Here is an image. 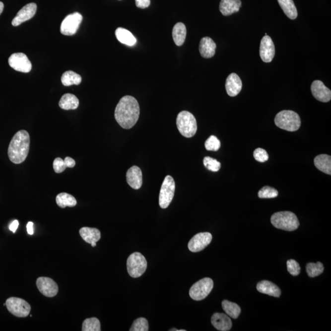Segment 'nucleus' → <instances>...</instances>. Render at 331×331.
<instances>
[{
    "mask_svg": "<svg viewBox=\"0 0 331 331\" xmlns=\"http://www.w3.org/2000/svg\"><path fill=\"white\" fill-rule=\"evenodd\" d=\"M139 104L132 96L127 95L119 101L115 110V119L120 126L129 130L133 127L139 119Z\"/></svg>",
    "mask_w": 331,
    "mask_h": 331,
    "instance_id": "f257e3e1",
    "label": "nucleus"
},
{
    "mask_svg": "<svg viewBox=\"0 0 331 331\" xmlns=\"http://www.w3.org/2000/svg\"><path fill=\"white\" fill-rule=\"evenodd\" d=\"M30 137L25 130H20L13 136L8 148V156L14 164H20L27 158L29 152Z\"/></svg>",
    "mask_w": 331,
    "mask_h": 331,
    "instance_id": "f03ea898",
    "label": "nucleus"
},
{
    "mask_svg": "<svg viewBox=\"0 0 331 331\" xmlns=\"http://www.w3.org/2000/svg\"><path fill=\"white\" fill-rule=\"evenodd\" d=\"M270 221L276 228L287 231L296 230L300 225L297 216L290 211L275 213L271 217Z\"/></svg>",
    "mask_w": 331,
    "mask_h": 331,
    "instance_id": "7ed1b4c3",
    "label": "nucleus"
},
{
    "mask_svg": "<svg viewBox=\"0 0 331 331\" xmlns=\"http://www.w3.org/2000/svg\"><path fill=\"white\" fill-rule=\"evenodd\" d=\"M274 122L277 127L290 132L298 130L301 125L299 115L295 112L288 110L281 111L276 115Z\"/></svg>",
    "mask_w": 331,
    "mask_h": 331,
    "instance_id": "20e7f679",
    "label": "nucleus"
},
{
    "mask_svg": "<svg viewBox=\"0 0 331 331\" xmlns=\"http://www.w3.org/2000/svg\"><path fill=\"white\" fill-rule=\"evenodd\" d=\"M177 129L183 136L190 138L197 133L198 127L197 120L190 112L184 111L177 116L176 120Z\"/></svg>",
    "mask_w": 331,
    "mask_h": 331,
    "instance_id": "39448f33",
    "label": "nucleus"
},
{
    "mask_svg": "<svg viewBox=\"0 0 331 331\" xmlns=\"http://www.w3.org/2000/svg\"><path fill=\"white\" fill-rule=\"evenodd\" d=\"M127 265L129 275L132 278H138L147 269V262L141 254L134 252L130 255L127 260Z\"/></svg>",
    "mask_w": 331,
    "mask_h": 331,
    "instance_id": "423d86ee",
    "label": "nucleus"
},
{
    "mask_svg": "<svg viewBox=\"0 0 331 331\" xmlns=\"http://www.w3.org/2000/svg\"><path fill=\"white\" fill-rule=\"evenodd\" d=\"M213 281L210 278H204L197 281L190 288V296L195 301L204 299L212 291Z\"/></svg>",
    "mask_w": 331,
    "mask_h": 331,
    "instance_id": "0eeeda50",
    "label": "nucleus"
},
{
    "mask_svg": "<svg viewBox=\"0 0 331 331\" xmlns=\"http://www.w3.org/2000/svg\"><path fill=\"white\" fill-rule=\"evenodd\" d=\"M176 184L174 179L171 176H167L161 186L159 204L162 208H166L171 204L175 193Z\"/></svg>",
    "mask_w": 331,
    "mask_h": 331,
    "instance_id": "6e6552de",
    "label": "nucleus"
},
{
    "mask_svg": "<svg viewBox=\"0 0 331 331\" xmlns=\"http://www.w3.org/2000/svg\"><path fill=\"white\" fill-rule=\"evenodd\" d=\"M5 304L10 314L15 317L25 318L30 314V305L22 299L12 297L7 299Z\"/></svg>",
    "mask_w": 331,
    "mask_h": 331,
    "instance_id": "1a4fd4ad",
    "label": "nucleus"
},
{
    "mask_svg": "<svg viewBox=\"0 0 331 331\" xmlns=\"http://www.w3.org/2000/svg\"><path fill=\"white\" fill-rule=\"evenodd\" d=\"M82 19V15L79 12H74L72 14L67 15L62 22L61 33L66 36L74 35L79 29Z\"/></svg>",
    "mask_w": 331,
    "mask_h": 331,
    "instance_id": "9d476101",
    "label": "nucleus"
},
{
    "mask_svg": "<svg viewBox=\"0 0 331 331\" xmlns=\"http://www.w3.org/2000/svg\"><path fill=\"white\" fill-rule=\"evenodd\" d=\"M9 65L15 71L27 73L32 68L30 60L25 54L15 53L10 56Z\"/></svg>",
    "mask_w": 331,
    "mask_h": 331,
    "instance_id": "9b49d317",
    "label": "nucleus"
},
{
    "mask_svg": "<svg viewBox=\"0 0 331 331\" xmlns=\"http://www.w3.org/2000/svg\"><path fill=\"white\" fill-rule=\"evenodd\" d=\"M212 240V234L208 232L198 233L190 240L188 247L192 252H199L207 247Z\"/></svg>",
    "mask_w": 331,
    "mask_h": 331,
    "instance_id": "f8f14e48",
    "label": "nucleus"
},
{
    "mask_svg": "<svg viewBox=\"0 0 331 331\" xmlns=\"http://www.w3.org/2000/svg\"><path fill=\"white\" fill-rule=\"evenodd\" d=\"M39 291L48 298L56 296L59 292V286L56 281L49 277H39L36 280Z\"/></svg>",
    "mask_w": 331,
    "mask_h": 331,
    "instance_id": "ddd939ff",
    "label": "nucleus"
},
{
    "mask_svg": "<svg viewBox=\"0 0 331 331\" xmlns=\"http://www.w3.org/2000/svg\"><path fill=\"white\" fill-rule=\"evenodd\" d=\"M275 46L269 36H265L261 41L260 54L262 61L265 63L272 62L275 56Z\"/></svg>",
    "mask_w": 331,
    "mask_h": 331,
    "instance_id": "4468645a",
    "label": "nucleus"
},
{
    "mask_svg": "<svg viewBox=\"0 0 331 331\" xmlns=\"http://www.w3.org/2000/svg\"><path fill=\"white\" fill-rule=\"evenodd\" d=\"M36 10L37 5L34 2L25 5L18 12L16 16L12 20V25L14 27H17L26 21L32 19L36 14Z\"/></svg>",
    "mask_w": 331,
    "mask_h": 331,
    "instance_id": "2eb2a0df",
    "label": "nucleus"
},
{
    "mask_svg": "<svg viewBox=\"0 0 331 331\" xmlns=\"http://www.w3.org/2000/svg\"><path fill=\"white\" fill-rule=\"evenodd\" d=\"M313 96L323 103L329 102L331 99V91L326 87L321 80H315L311 85Z\"/></svg>",
    "mask_w": 331,
    "mask_h": 331,
    "instance_id": "dca6fc26",
    "label": "nucleus"
},
{
    "mask_svg": "<svg viewBox=\"0 0 331 331\" xmlns=\"http://www.w3.org/2000/svg\"><path fill=\"white\" fill-rule=\"evenodd\" d=\"M127 181L129 186L134 190L139 189L142 185L141 169L137 166H132L127 173Z\"/></svg>",
    "mask_w": 331,
    "mask_h": 331,
    "instance_id": "f3484780",
    "label": "nucleus"
},
{
    "mask_svg": "<svg viewBox=\"0 0 331 331\" xmlns=\"http://www.w3.org/2000/svg\"><path fill=\"white\" fill-rule=\"evenodd\" d=\"M225 87L229 96L234 97L241 92L242 83L239 75L236 73H231L226 80Z\"/></svg>",
    "mask_w": 331,
    "mask_h": 331,
    "instance_id": "a211bd4d",
    "label": "nucleus"
},
{
    "mask_svg": "<svg viewBox=\"0 0 331 331\" xmlns=\"http://www.w3.org/2000/svg\"><path fill=\"white\" fill-rule=\"evenodd\" d=\"M211 323L216 329L221 331H228L231 329L232 322L228 315L215 313L211 318Z\"/></svg>",
    "mask_w": 331,
    "mask_h": 331,
    "instance_id": "6ab92c4d",
    "label": "nucleus"
},
{
    "mask_svg": "<svg viewBox=\"0 0 331 331\" xmlns=\"http://www.w3.org/2000/svg\"><path fill=\"white\" fill-rule=\"evenodd\" d=\"M216 48L215 42L209 37H204L200 41L199 50L203 58L210 59L214 56Z\"/></svg>",
    "mask_w": 331,
    "mask_h": 331,
    "instance_id": "aec40b11",
    "label": "nucleus"
},
{
    "mask_svg": "<svg viewBox=\"0 0 331 331\" xmlns=\"http://www.w3.org/2000/svg\"><path fill=\"white\" fill-rule=\"evenodd\" d=\"M257 290L265 294L271 296L279 298L281 295V290L274 283L270 281L263 280L257 284Z\"/></svg>",
    "mask_w": 331,
    "mask_h": 331,
    "instance_id": "412c9836",
    "label": "nucleus"
},
{
    "mask_svg": "<svg viewBox=\"0 0 331 331\" xmlns=\"http://www.w3.org/2000/svg\"><path fill=\"white\" fill-rule=\"evenodd\" d=\"M241 0H221L220 10L223 15L228 16L238 12L241 8Z\"/></svg>",
    "mask_w": 331,
    "mask_h": 331,
    "instance_id": "4be33fe9",
    "label": "nucleus"
},
{
    "mask_svg": "<svg viewBox=\"0 0 331 331\" xmlns=\"http://www.w3.org/2000/svg\"><path fill=\"white\" fill-rule=\"evenodd\" d=\"M79 105V99L71 93L65 94L59 101L60 108L64 110H74Z\"/></svg>",
    "mask_w": 331,
    "mask_h": 331,
    "instance_id": "5701e85b",
    "label": "nucleus"
},
{
    "mask_svg": "<svg viewBox=\"0 0 331 331\" xmlns=\"http://www.w3.org/2000/svg\"><path fill=\"white\" fill-rule=\"evenodd\" d=\"M79 234L83 241L88 244L97 242L101 239V233L98 229L83 227L79 230Z\"/></svg>",
    "mask_w": 331,
    "mask_h": 331,
    "instance_id": "b1692460",
    "label": "nucleus"
},
{
    "mask_svg": "<svg viewBox=\"0 0 331 331\" xmlns=\"http://www.w3.org/2000/svg\"><path fill=\"white\" fill-rule=\"evenodd\" d=\"M315 166L320 171L331 175V157L330 155L322 154L316 156L314 159Z\"/></svg>",
    "mask_w": 331,
    "mask_h": 331,
    "instance_id": "393cba45",
    "label": "nucleus"
},
{
    "mask_svg": "<svg viewBox=\"0 0 331 331\" xmlns=\"http://www.w3.org/2000/svg\"><path fill=\"white\" fill-rule=\"evenodd\" d=\"M117 40L121 43L129 46H133L136 43V39L130 31L120 27L116 30Z\"/></svg>",
    "mask_w": 331,
    "mask_h": 331,
    "instance_id": "a878e982",
    "label": "nucleus"
},
{
    "mask_svg": "<svg viewBox=\"0 0 331 331\" xmlns=\"http://www.w3.org/2000/svg\"><path fill=\"white\" fill-rule=\"evenodd\" d=\"M187 36V28L183 23L179 22L176 23L173 30V38L174 43L177 46L183 45L186 41Z\"/></svg>",
    "mask_w": 331,
    "mask_h": 331,
    "instance_id": "bb28decb",
    "label": "nucleus"
},
{
    "mask_svg": "<svg viewBox=\"0 0 331 331\" xmlns=\"http://www.w3.org/2000/svg\"><path fill=\"white\" fill-rule=\"evenodd\" d=\"M281 8L289 19L294 20L298 17V10L293 0H277Z\"/></svg>",
    "mask_w": 331,
    "mask_h": 331,
    "instance_id": "cd10ccee",
    "label": "nucleus"
},
{
    "mask_svg": "<svg viewBox=\"0 0 331 331\" xmlns=\"http://www.w3.org/2000/svg\"><path fill=\"white\" fill-rule=\"evenodd\" d=\"M57 204L60 207L64 208L66 207H72L77 204V200L71 195L66 193H61L56 197Z\"/></svg>",
    "mask_w": 331,
    "mask_h": 331,
    "instance_id": "c85d7f7f",
    "label": "nucleus"
},
{
    "mask_svg": "<svg viewBox=\"0 0 331 331\" xmlns=\"http://www.w3.org/2000/svg\"><path fill=\"white\" fill-rule=\"evenodd\" d=\"M61 80L63 85L68 87L72 85H79L82 82V77L77 73L67 71L63 74Z\"/></svg>",
    "mask_w": 331,
    "mask_h": 331,
    "instance_id": "c756f323",
    "label": "nucleus"
},
{
    "mask_svg": "<svg viewBox=\"0 0 331 331\" xmlns=\"http://www.w3.org/2000/svg\"><path fill=\"white\" fill-rule=\"evenodd\" d=\"M223 311L229 317L233 319H237L241 314V309L238 304L227 300L222 302Z\"/></svg>",
    "mask_w": 331,
    "mask_h": 331,
    "instance_id": "7c9ffc66",
    "label": "nucleus"
},
{
    "mask_svg": "<svg viewBox=\"0 0 331 331\" xmlns=\"http://www.w3.org/2000/svg\"><path fill=\"white\" fill-rule=\"evenodd\" d=\"M306 271L310 277H316L323 272L324 265L320 262L310 263L306 265Z\"/></svg>",
    "mask_w": 331,
    "mask_h": 331,
    "instance_id": "2f4dec72",
    "label": "nucleus"
},
{
    "mask_svg": "<svg viewBox=\"0 0 331 331\" xmlns=\"http://www.w3.org/2000/svg\"><path fill=\"white\" fill-rule=\"evenodd\" d=\"M101 324L96 318L85 319L83 322L82 331H100Z\"/></svg>",
    "mask_w": 331,
    "mask_h": 331,
    "instance_id": "473e14b6",
    "label": "nucleus"
},
{
    "mask_svg": "<svg viewBox=\"0 0 331 331\" xmlns=\"http://www.w3.org/2000/svg\"><path fill=\"white\" fill-rule=\"evenodd\" d=\"M278 195V192L277 190L269 186L263 187L259 192V198H264V199L274 198L277 197Z\"/></svg>",
    "mask_w": 331,
    "mask_h": 331,
    "instance_id": "72a5a7b5",
    "label": "nucleus"
},
{
    "mask_svg": "<svg viewBox=\"0 0 331 331\" xmlns=\"http://www.w3.org/2000/svg\"><path fill=\"white\" fill-rule=\"evenodd\" d=\"M203 163L205 168L210 171L218 172L221 168V163L209 156H205L203 160Z\"/></svg>",
    "mask_w": 331,
    "mask_h": 331,
    "instance_id": "f704fd0d",
    "label": "nucleus"
},
{
    "mask_svg": "<svg viewBox=\"0 0 331 331\" xmlns=\"http://www.w3.org/2000/svg\"><path fill=\"white\" fill-rule=\"evenodd\" d=\"M130 331H148V323L147 320L144 318H139L135 320L132 327L130 329Z\"/></svg>",
    "mask_w": 331,
    "mask_h": 331,
    "instance_id": "c9c22d12",
    "label": "nucleus"
},
{
    "mask_svg": "<svg viewBox=\"0 0 331 331\" xmlns=\"http://www.w3.org/2000/svg\"><path fill=\"white\" fill-rule=\"evenodd\" d=\"M220 140L215 135H210L205 142V147L208 151H217L220 149Z\"/></svg>",
    "mask_w": 331,
    "mask_h": 331,
    "instance_id": "e433bc0d",
    "label": "nucleus"
},
{
    "mask_svg": "<svg viewBox=\"0 0 331 331\" xmlns=\"http://www.w3.org/2000/svg\"><path fill=\"white\" fill-rule=\"evenodd\" d=\"M286 265H287L288 271L291 275L297 276L300 273V265H299V263L296 261L294 260H288Z\"/></svg>",
    "mask_w": 331,
    "mask_h": 331,
    "instance_id": "4c0bfd02",
    "label": "nucleus"
},
{
    "mask_svg": "<svg viewBox=\"0 0 331 331\" xmlns=\"http://www.w3.org/2000/svg\"><path fill=\"white\" fill-rule=\"evenodd\" d=\"M254 156L257 161L260 163H264L269 159V155L266 151L262 148H258L254 151Z\"/></svg>",
    "mask_w": 331,
    "mask_h": 331,
    "instance_id": "58836bf2",
    "label": "nucleus"
},
{
    "mask_svg": "<svg viewBox=\"0 0 331 331\" xmlns=\"http://www.w3.org/2000/svg\"><path fill=\"white\" fill-rule=\"evenodd\" d=\"M53 168L55 172L59 174L65 171L67 167L64 160H63L61 158H57L54 161Z\"/></svg>",
    "mask_w": 331,
    "mask_h": 331,
    "instance_id": "ea45409f",
    "label": "nucleus"
},
{
    "mask_svg": "<svg viewBox=\"0 0 331 331\" xmlns=\"http://www.w3.org/2000/svg\"><path fill=\"white\" fill-rule=\"evenodd\" d=\"M135 5L139 8H147L150 4V0H135Z\"/></svg>",
    "mask_w": 331,
    "mask_h": 331,
    "instance_id": "a19ab883",
    "label": "nucleus"
},
{
    "mask_svg": "<svg viewBox=\"0 0 331 331\" xmlns=\"http://www.w3.org/2000/svg\"><path fill=\"white\" fill-rule=\"evenodd\" d=\"M65 164H66L67 168H74L75 165V161L74 159L67 156L64 160Z\"/></svg>",
    "mask_w": 331,
    "mask_h": 331,
    "instance_id": "79ce46f5",
    "label": "nucleus"
},
{
    "mask_svg": "<svg viewBox=\"0 0 331 331\" xmlns=\"http://www.w3.org/2000/svg\"><path fill=\"white\" fill-rule=\"evenodd\" d=\"M19 223L18 220H15L14 221H13L11 223H10V225H9V229L10 231H11L13 233H15V231H16L18 227H19Z\"/></svg>",
    "mask_w": 331,
    "mask_h": 331,
    "instance_id": "37998d69",
    "label": "nucleus"
},
{
    "mask_svg": "<svg viewBox=\"0 0 331 331\" xmlns=\"http://www.w3.org/2000/svg\"><path fill=\"white\" fill-rule=\"evenodd\" d=\"M27 229L28 234H29V235H33L34 233L33 223L31 222V221H29V222L27 223Z\"/></svg>",
    "mask_w": 331,
    "mask_h": 331,
    "instance_id": "c03bdc74",
    "label": "nucleus"
},
{
    "mask_svg": "<svg viewBox=\"0 0 331 331\" xmlns=\"http://www.w3.org/2000/svg\"><path fill=\"white\" fill-rule=\"evenodd\" d=\"M4 9V4L2 2L0 1V15L1 14L2 10Z\"/></svg>",
    "mask_w": 331,
    "mask_h": 331,
    "instance_id": "a18cd8bd",
    "label": "nucleus"
},
{
    "mask_svg": "<svg viewBox=\"0 0 331 331\" xmlns=\"http://www.w3.org/2000/svg\"><path fill=\"white\" fill-rule=\"evenodd\" d=\"M91 246H92L93 247H96V242H93V243L91 244Z\"/></svg>",
    "mask_w": 331,
    "mask_h": 331,
    "instance_id": "49530a36",
    "label": "nucleus"
}]
</instances>
